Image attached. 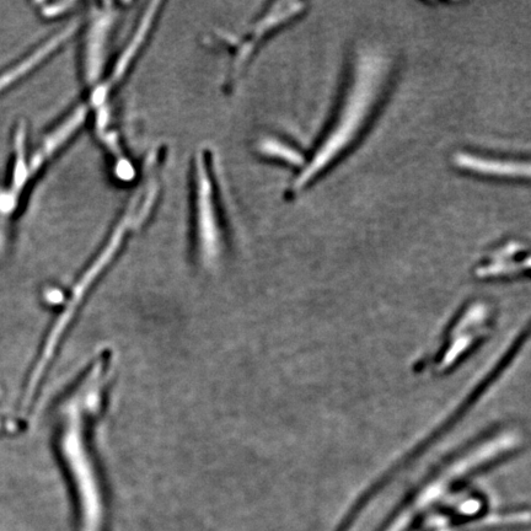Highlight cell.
Wrapping results in <instances>:
<instances>
[{"label":"cell","mask_w":531,"mask_h":531,"mask_svg":"<svg viewBox=\"0 0 531 531\" xmlns=\"http://www.w3.org/2000/svg\"><path fill=\"white\" fill-rule=\"evenodd\" d=\"M386 73L388 67L385 58L379 53L363 51L356 58L346 98L342 100L336 120L332 122L330 130L311 158L294 177L291 187L293 193L303 191L313 184L361 136L382 94Z\"/></svg>","instance_id":"7a4b0ae2"},{"label":"cell","mask_w":531,"mask_h":531,"mask_svg":"<svg viewBox=\"0 0 531 531\" xmlns=\"http://www.w3.org/2000/svg\"><path fill=\"white\" fill-rule=\"evenodd\" d=\"M453 163L457 168L468 173L500 177V179L529 180L530 168L528 163L519 160L498 159L468 152L454 154Z\"/></svg>","instance_id":"ba28073f"},{"label":"cell","mask_w":531,"mask_h":531,"mask_svg":"<svg viewBox=\"0 0 531 531\" xmlns=\"http://www.w3.org/2000/svg\"><path fill=\"white\" fill-rule=\"evenodd\" d=\"M111 358L95 359L64 396L57 411L56 444L78 504L80 531H103L105 504L91 428L103 409Z\"/></svg>","instance_id":"6da1fadb"},{"label":"cell","mask_w":531,"mask_h":531,"mask_svg":"<svg viewBox=\"0 0 531 531\" xmlns=\"http://www.w3.org/2000/svg\"><path fill=\"white\" fill-rule=\"evenodd\" d=\"M305 5L303 3L280 2L272 5L270 9L256 21L252 28L235 53L233 71L235 74L243 71L246 63L250 61L255 48L264 41L265 37L272 34L281 26L286 25L288 21L297 18L303 13Z\"/></svg>","instance_id":"8992f818"},{"label":"cell","mask_w":531,"mask_h":531,"mask_svg":"<svg viewBox=\"0 0 531 531\" xmlns=\"http://www.w3.org/2000/svg\"><path fill=\"white\" fill-rule=\"evenodd\" d=\"M257 150L266 158L280 160V162L297 166L302 169L305 164L303 154L297 148L281 139L267 137L257 144Z\"/></svg>","instance_id":"30bf717a"},{"label":"cell","mask_w":531,"mask_h":531,"mask_svg":"<svg viewBox=\"0 0 531 531\" xmlns=\"http://www.w3.org/2000/svg\"><path fill=\"white\" fill-rule=\"evenodd\" d=\"M74 3H57V4H47L44 8H42V15L46 16V18H56L58 15H62L63 13H67L68 9H71L73 7Z\"/></svg>","instance_id":"8fae6325"},{"label":"cell","mask_w":531,"mask_h":531,"mask_svg":"<svg viewBox=\"0 0 531 531\" xmlns=\"http://www.w3.org/2000/svg\"><path fill=\"white\" fill-rule=\"evenodd\" d=\"M116 19L115 9L96 10L85 34L83 53L84 79L91 88L103 80L107 48Z\"/></svg>","instance_id":"5b68a950"},{"label":"cell","mask_w":531,"mask_h":531,"mask_svg":"<svg viewBox=\"0 0 531 531\" xmlns=\"http://www.w3.org/2000/svg\"><path fill=\"white\" fill-rule=\"evenodd\" d=\"M78 29L77 23H72L66 26V28L57 32L51 39H48L39 48H36L34 52L23 61L16 63L15 66L8 69L7 72L0 74V93L9 87H12L15 83H18L20 79L30 74L36 67H39L41 63H44L48 57H51L58 48H61L66 42L71 39Z\"/></svg>","instance_id":"9c48e42d"},{"label":"cell","mask_w":531,"mask_h":531,"mask_svg":"<svg viewBox=\"0 0 531 531\" xmlns=\"http://www.w3.org/2000/svg\"><path fill=\"white\" fill-rule=\"evenodd\" d=\"M160 5L162 3L149 4L146 12L142 15L141 21H139L136 31L133 32L130 42H128L125 50L121 52L110 74L91 91V105L96 107L103 106L112 91L125 79L132 64L136 61L138 53L146 45L150 32L154 28L155 20H157L160 13Z\"/></svg>","instance_id":"277c9868"},{"label":"cell","mask_w":531,"mask_h":531,"mask_svg":"<svg viewBox=\"0 0 531 531\" xmlns=\"http://www.w3.org/2000/svg\"><path fill=\"white\" fill-rule=\"evenodd\" d=\"M193 221L197 259L208 270L216 268L222 261L224 236L207 150L198 152L193 166Z\"/></svg>","instance_id":"3957f363"},{"label":"cell","mask_w":531,"mask_h":531,"mask_svg":"<svg viewBox=\"0 0 531 531\" xmlns=\"http://www.w3.org/2000/svg\"><path fill=\"white\" fill-rule=\"evenodd\" d=\"M87 115V106L82 105L77 107V109L71 112V114L64 118L58 126L53 128V130L42 139L39 148H37L36 152L29 160V170L32 179H34L37 173L44 168L47 162H50V159L55 157L59 150L71 141L75 136V133H77L84 125L85 120H87Z\"/></svg>","instance_id":"52a82bcc"},{"label":"cell","mask_w":531,"mask_h":531,"mask_svg":"<svg viewBox=\"0 0 531 531\" xmlns=\"http://www.w3.org/2000/svg\"><path fill=\"white\" fill-rule=\"evenodd\" d=\"M14 212V203L7 190H0V214L8 216Z\"/></svg>","instance_id":"7c38bea8"}]
</instances>
